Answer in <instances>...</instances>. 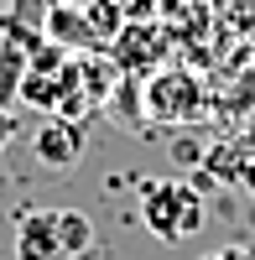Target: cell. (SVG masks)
I'll return each instance as SVG.
<instances>
[{
  "instance_id": "7a4b0ae2",
  "label": "cell",
  "mask_w": 255,
  "mask_h": 260,
  "mask_svg": "<svg viewBox=\"0 0 255 260\" xmlns=\"http://www.w3.org/2000/svg\"><path fill=\"white\" fill-rule=\"evenodd\" d=\"M141 224L151 229V240H162V245H187L203 229V198H198V187L182 182V177L151 182L146 198H141Z\"/></svg>"
},
{
  "instance_id": "9c48e42d",
  "label": "cell",
  "mask_w": 255,
  "mask_h": 260,
  "mask_svg": "<svg viewBox=\"0 0 255 260\" xmlns=\"http://www.w3.org/2000/svg\"><path fill=\"white\" fill-rule=\"evenodd\" d=\"M11 141H16V115H11V110H0V151H6Z\"/></svg>"
},
{
  "instance_id": "277c9868",
  "label": "cell",
  "mask_w": 255,
  "mask_h": 260,
  "mask_svg": "<svg viewBox=\"0 0 255 260\" xmlns=\"http://www.w3.org/2000/svg\"><path fill=\"white\" fill-rule=\"evenodd\" d=\"M83 146H89V130L83 120H68V115H42L37 136H31V156L47 177H68V172L83 161Z\"/></svg>"
},
{
  "instance_id": "ba28073f",
  "label": "cell",
  "mask_w": 255,
  "mask_h": 260,
  "mask_svg": "<svg viewBox=\"0 0 255 260\" xmlns=\"http://www.w3.org/2000/svg\"><path fill=\"white\" fill-rule=\"evenodd\" d=\"M198 260H255V245H219V250H208Z\"/></svg>"
},
{
  "instance_id": "8992f818",
  "label": "cell",
  "mask_w": 255,
  "mask_h": 260,
  "mask_svg": "<svg viewBox=\"0 0 255 260\" xmlns=\"http://www.w3.org/2000/svg\"><path fill=\"white\" fill-rule=\"evenodd\" d=\"M47 42H57V47H68V52H99V42L89 31V11H83V0H62V6H52L47 16Z\"/></svg>"
},
{
  "instance_id": "8fae6325",
  "label": "cell",
  "mask_w": 255,
  "mask_h": 260,
  "mask_svg": "<svg viewBox=\"0 0 255 260\" xmlns=\"http://www.w3.org/2000/svg\"><path fill=\"white\" fill-rule=\"evenodd\" d=\"M78 260H110V255H104V250H89V255H78Z\"/></svg>"
},
{
  "instance_id": "5b68a950",
  "label": "cell",
  "mask_w": 255,
  "mask_h": 260,
  "mask_svg": "<svg viewBox=\"0 0 255 260\" xmlns=\"http://www.w3.org/2000/svg\"><path fill=\"white\" fill-rule=\"evenodd\" d=\"M162 47H167V26H156V21H125V31L110 42V52L125 73H156L162 68Z\"/></svg>"
},
{
  "instance_id": "52a82bcc",
  "label": "cell",
  "mask_w": 255,
  "mask_h": 260,
  "mask_svg": "<svg viewBox=\"0 0 255 260\" xmlns=\"http://www.w3.org/2000/svg\"><path fill=\"white\" fill-rule=\"evenodd\" d=\"M52 6H62V0H11L0 21H11V26H31V31H42V26H47V16H52Z\"/></svg>"
},
{
  "instance_id": "6da1fadb",
  "label": "cell",
  "mask_w": 255,
  "mask_h": 260,
  "mask_svg": "<svg viewBox=\"0 0 255 260\" xmlns=\"http://www.w3.org/2000/svg\"><path fill=\"white\" fill-rule=\"evenodd\" d=\"M94 250L83 208H26L16 224V260H78Z\"/></svg>"
},
{
  "instance_id": "3957f363",
  "label": "cell",
  "mask_w": 255,
  "mask_h": 260,
  "mask_svg": "<svg viewBox=\"0 0 255 260\" xmlns=\"http://www.w3.org/2000/svg\"><path fill=\"white\" fill-rule=\"evenodd\" d=\"M141 115H146V125H198L208 115V94L187 68H167L162 62L141 83Z\"/></svg>"
},
{
  "instance_id": "30bf717a",
  "label": "cell",
  "mask_w": 255,
  "mask_h": 260,
  "mask_svg": "<svg viewBox=\"0 0 255 260\" xmlns=\"http://www.w3.org/2000/svg\"><path fill=\"white\" fill-rule=\"evenodd\" d=\"M245 130H255V115H250V125ZM240 151H245V156H255V136H240Z\"/></svg>"
}]
</instances>
